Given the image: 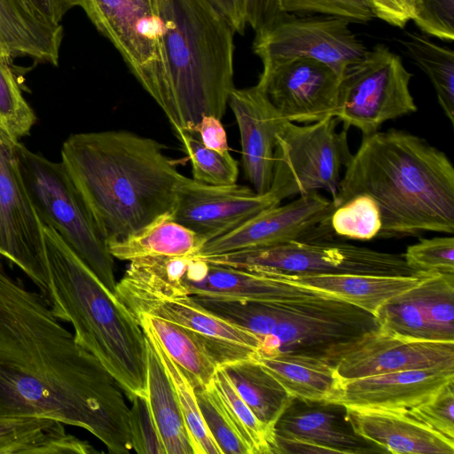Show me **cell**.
<instances>
[{"label":"cell","instance_id":"cell-39","mask_svg":"<svg viewBox=\"0 0 454 454\" xmlns=\"http://www.w3.org/2000/svg\"><path fill=\"white\" fill-rule=\"evenodd\" d=\"M329 225L333 235L355 240L378 238L381 218L378 204L371 196L357 194L336 207Z\"/></svg>","mask_w":454,"mask_h":454},{"label":"cell","instance_id":"cell-44","mask_svg":"<svg viewBox=\"0 0 454 454\" xmlns=\"http://www.w3.org/2000/svg\"><path fill=\"white\" fill-rule=\"evenodd\" d=\"M407 413L441 434L454 440V380Z\"/></svg>","mask_w":454,"mask_h":454},{"label":"cell","instance_id":"cell-48","mask_svg":"<svg viewBox=\"0 0 454 454\" xmlns=\"http://www.w3.org/2000/svg\"><path fill=\"white\" fill-rule=\"evenodd\" d=\"M194 130L207 147L218 152L229 151L227 136L221 119L214 115H203Z\"/></svg>","mask_w":454,"mask_h":454},{"label":"cell","instance_id":"cell-1","mask_svg":"<svg viewBox=\"0 0 454 454\" xmlns=\"http://www.w3.org/2000/svg\"><path fill=\"white\" fill-rule=\"evenodd\" d=\"M120 389L43 294L0 262V415L81 427L110 453L126 454L133 449L129 408Z\"/></svg>","mask_w":454,"mask_h":454},{"label":"cell","instance_id":"cell-16","mask_svg":"<svg viewBox=\"0 0 454 454\" xmlns=\"http://www.w3.org/2000/svg\"><path fill=\"white\" fill-rule=\"evenodd\" d=\"M279 204L269 192L259 194L237 183L209 185L184 176L176 190L170 214L176 222L207 242Z\"/></svg>","mask_w":454,"mask_h":454},{"label":"cell","instance_id":"cell-6","mask_svg":"<svg viewBox=\"0 0 454 454\" xmlns=\"http://www.w3.org/2000/svg\"><path fill=\"white\" fill-rule=\"evenodd\" d=\"M193 299L258 336V356L289 352L328 360L378 328L374 316L329 294L278 301Z\"/></svg>","mask_w":454,"mask_h":454},{"label":"cell","instance_id":"cell-51","mask_svg":"<svg viewBox=\"0 0 454 454\" xmlns=\"http://www.w3.org/2000/svg\"><path fill=\"white\" fill-rule=\"evenodd\" d=\"M0 256H1V252H0Z\"/></svg>","mask_w":454,"mask_h":454},{"label":"cell","instance_id":"cell-41","mask_svg":"<svg viewBox=\"0 0 454 454\" xmlns=\"http://www.w3.org/2000/svg\"><path fill=\"white\" fill-rule=\"evenodd\" d=\"M410 268L427 274H454V238L423 239L403 254Z\"/></svg>","mask_w":454,"mask_h":454},{"label":"cell","instance_id":"cell-21","mask_svg":"<svg viewBox=\"0 0 454 454\" xmlns=\"http://www.w3.org/2000/svg\"><path fill=\"white\" fill-rule=\"evenodd\" d=\"M454 380V368L406 370L342 381L334 405L410 410Z\"/></svg>","mask_w":454,"mask_h":454},{"label":"cell","instance_id":"cell-19","mask_svg":"<svg viewBox=\"0 0 454 454\" xmlns=\"http://www.w3.org/2000/svg\"><path fill=\"white\" fill-rule=\"evenodd\" d=\"M180 284L192 297L231 301H278L327 294L285 282L259 270L190 256Z\"/></svg>","mask_w":454,"mask_h":454},{"label":"cell","instance_id":"cell-29","mask_svg":"<svg viewBox=\"0 0 454 454\" xmlns=\"http://www.w3.org/2000/svg\"><path fill=\"white\" fill-rule=\"evenodd\" d=\"M145 343L146 396L166 454H195L174 386L146 335Z\"/></svg>","mask_w":454,"mask_h":454},{"label":"cell","instance_id":"cell-32","mask_svg":"<svg viewBox=\"0 0 454 454\" xmlns=\"http://www.w3.org/2000/svg\"><path fill=\"white\" fill-rule=\"evenodd\" d=\"M409 57L430 79L444 114L454 123V52L427 35L406 32L400 40Z\"/></svg>","mask_w":454,"mask_h":454},{"label":"cell","instance_id":"cell-27","mask_svg":"<svg viewBox=\"0 0 454 454\" xmlns=\"http://www.w3.org/2000/svg\"><path fill=\"white\" fill-rule=\"evenodd\" d=\"M93 446L67 432L61 422L0 415V454H91Z\"/></svg>","mask_w":454,"mask_h":454},{"label":"cell","instance_id":"cell-45","mask_svg":"<svg viewBox=\"0 0 454 454\" xmlns=\"http://www.w3.org/2000/svg\"><path fill=\"white\" fill-rule=\"evenodd\" d=\"M427 35L454 39V0H414L412 20Z\"/></svg>","mask_w":454,"mask_h":454},{"label":"cell","instance_id":"cell-28","mask_svg":"<svg viewBox=\"0 0 454 454\" xmlns=\"http://www.w3.org/2000/svg\"><path fill=\"white\" fill-rule=\"evenodd\" d=\"M204 240L176 222L167 212L129 237L107 243L114 258L134 261L149 257H187L194 255Z\"/></svg>","mask_w":454,"mask_h":454},{"label":"cell","instance_id":"cell-37","mask_svg":"<svg viewBox=\"0 0 454 454\" xmlns=\"http://www.w3.org/2000/svg\"><path fill=\"white\" fill-rule=\"evenodd\" d=\"M194 390L203 419L222 454H252L213 380L207 386H194Z\"/></svg>","mask_w":454,"mask_h":454},{"label":"cell","instance_id":"cell-7","mask_svg":"<svg viewBox=\"0 0 454 454\" xmlns=\"http://www.w3.org/2000/svg\"><path fill=\"white\" fill-rule=\"evenodd\" d=\"M19 168L42 224L52 228L92 273L115 294L114 257L88 206L61 161L16 142Z\"/></svg>","mask_w":454,"mask_h":454},{"label":"cell","instance_id":"cell-14","mask_svg":"<svg viewBox=\"0 0 454 454\" xmlns=\"http://www.w3.org/2000/svg\"><path fill=\"white\" fill-rule=\"evenodd\" d=\"M340 81L324 62L287 58L263 61L257 85L286 121L311 123L335 117Z\"/></svg>","mask_w":454,"mask_h":454},{"label":"cell","instance_id":"cell-36","mask_svg":"<svg viewBox=\"0 0 454 454\" xmlns=\"http://www.w3.org/2000/svg\"><path fill=\"white\" fill-rule=\"evenodd\" d=\"M213 383L231 419L249 445L252 454L274 453L275 431L256 418L222 367L216 370Z\"/></svg>","mask_w":454,"mask_h":454},{"label":"cell","instance_id":"cell-49","mask_svg":"<svg viewBox=\"0 0 454 454\" xmlns=\"http://www.w3.org/2000/svg\"><path fill=\"white\" fill-rule=\"evenodd\" d=\"M233 27L243 34L247 25L244 0H209Z\"/></svg>","mask_w":454,"mask_h":454},{"label":"cell","instance_id":"cell-22","mask_svg":"<svg viewBox=\"0 0 454 454\" xmlns=\"http://www.w3.org/2000/svg\"><path fill=\"white\" fill-rule=\"evenodd\" d=\"M343 408L352 431L386 451L454 454V440L412 418L406 410Z\"/></svg>","mask_w":454,"mask_h":454},{"label":"cell","instance_id":"cell-23","mask_svg":"<svg viewBox=\"0 0 454 454\" xmlns=\"http://www.w3.org/2000/svg\"><path fill=\"white\" fill-rule=\"evenodd\" d=\"M291 406V405H290ZM362 438L333 412L289 407L275 426L274 453H368Z\"/></svg>","mask_w":454,"mask_h":454},{"label":"cell","instance_id":"cell-18","mask_svg":"<svg viewBox=\"0 0 454 454\" xmlns=\"http://www.w3.org/2000/svg\"><path fill=\"white\" fill-rule=\"evenodd\" d=\"M128 309L136 319L146 314L189 329L204 344L219 367L255 358L262 349L258 336L206 309L189 294L157 297L135 303Z\"/></svg>","mask_w":454,"mask_h":454},{"label":"cell","instance_id":"cell-10","mask_svg":"<svg viewBox=\"0 0 454 454\" xmlns=\"http://www.w3.org/2000/svg\"><path fill=\"white\" fill-rule=\"evenodd\" d=\"M411 77L398 55L377 44L340 75L335 117L363 137L379 131L385 121L416 112Z\"/></svg>","mask_w":454,"mask_h":454},{"label":"cell","instance_id":"cell-47","mask_svg":"<svg viewBox=\"0 0 454 454\" xmlns=\"http://www.w3.org/2000/svg\"><path fill=\"white\" fill-rule=\"evenodd\" d=\"M246 20L255 32L272 23L284 12L279 0H244Z\"/></svg>","mask_w":454,"mask_h":454},{"label":"cell","instance_id":"cell-12","mask_svg":"<svg viewBox=\"0 0 454 454\" xmlns=\"http://www.w3.org/2000/svg\"><path fill=\"white\" fill-rule=\"evenodd\" d=\"M17 141L0 130V252L42 293L46 275L43 225L20 175Z\"/></svg>","mask_w":454,"mask_h":454},{"label":"cell","instance_id":"cell-3","mask_svg":"<svg viewBox=\"0 0 454 454\" xmlns=\"http://www.w3.org/2000/svg\"><path fill=\"white\" fill-rule=\"evenodd\" d=\"M357 194L378 204V238L454 232V168L426 140L395 129L363 137L340 178L334 208Z\"/></svg>","mask_w":454,"mask_h":454},{"label":"cell","instance_id":"cell-9","mask_svg":"<svg viewBox=\"0 0 454 454\" xmlns=\"http://www.w3.org/2000/svg\"><path fill=\"white\" fill-rule=\"evenodd\" d=\"M327 117L307 125L286 121L277 134L272 182L269 192L280 203L294 195L324 190L336 195L342 168L352 158L348 129Z\"/></svg>","mask_w":454,"mask_h":454},{"label":"cell","instance_id":"cell-15","mask_svg":"<svg viewBox=\"0 0 454 454\" xmlns=\"http://www.w3.org/2000/svg\"><path fill=\"white\" fill-rule=\"evenodd\" d=\"M80 7L148 93L158 72L160 39L149 0H81Z\"/></svg>","mask_w":454,"mask_h":454},{"label":"cell","instance_id":"cell-13","mask_svg":"<svg viewBox=\"0 0 454 454\" xmlns=\"http://www.w3.org/2000/svg\"><path fill=\"white\" fill-rule=\"evenodd\" d=\"M334 209L332 200L317 192L267 208L231 231L205 242L192 256L205 257L275 246L294 240L330 239Z\"/></svg>","mask_w":454,"mask_h":454},{"label":"cell","instance_id":"cell-43","mask_svg":"<svg viewBox=\"0 0 454 454\" xmlns=\"http://www.w3.org/2000/svg\"><path fill=\"white\" fill-rule=\"evenodd\" d=\"M130 401L129 423L133 450L139 454H166L147 396L137 395Z\"/></svg>","mask_w":454,"mask_h":454},{"label":"cell","instance_id":"cell-8","mask_svg":"<svg viewBox=\"0 0 454 454\" xmlns=\"http://www.w3.org/2000/svg\"><path fill=\"white\" fill-rule=\"evenodd\" d=\"M198 258L222 265L288 276H411L420 273L410 268L401 254L330 239L294 240Z\"/></svg>","mask_w":454,"mask_h":454},{"label":"cell","instance_id":"cell-42","mask_svg":"<svg viewBox=\"0 0 454 454\" xmlns=\"http://www.w3.org/2000/svg\"><path fill=\"white\" fill-rule=\"evenodd\" d=\"M283 12L320 13L367 23L375 15L370 0H279Z\"/></svg>","mask_w":454,"mask_h":454},{"label":"cell","instance_id":"cell-30","mask_svg":"<svg viewBox=\"0 0 454 454\" xmlns=\"http://www.w3.org/2000/svg\"><path fill=\"white\" fill-rule=\"evenodd\" d=\"M256 418L271 430L294 403L281 384L255 358L221 366Z\"/></svg>","mask_w":454,"mask_h":454},{"label":"cell","instance_id":"cell-20","mask_svg":"<svg viewBox=\"0 0 454 454\" xmlns=\"http://www.w3.org/2000/svg\"><path fill=\"white\" fill-rule=\"evenodd\" d=\"M240 134L243 169L259 194L269 192L277 134L286 121L257 84L234 88L228 99Z\"/></svg>","mask_w":454,"mask_h":454},{"label":"cell","instance_id":"cell-2","mask_svg":"<svg viewBox=\"0 0 454 454\" xmlns=\"http://www.w3.org/2000/svg\"><path fill=\"white\" fill-rule=\"evenodd\" d=\"M164 149L128 130L74 133L63 143L61 162L106 244L171 211L184 176Z\"/></svg>","mask_w":454,"mask_h":454},{"label":"cell","instance_id":"cell-33","mask_svg":"<svg viewBox=\"0 0 454 454\" xmlns=\"http://www.w3.org/2000/svg\"><path fill=\"white\" fill-rule=\"evenodd\" d=\"M140 326L153 345L174 386L195 454H222L203 419L192 380L168 356L151 330Z\"/></svg>","mask_w":454,"mask_h":454},{"label":"cell","instance_id":"cell-34","mask_svg":"<svg viewBox=\"0 0 454 454\" xmlns=\"http://www.w3.org/2000/svg\"><path fill=\"white\" fill-rule=\"evenodd\" d=\"M175 133L191 161L192 179L217 186L236 184L239 162L229 151L218 152L207 147L193 129H177Z\"/></svg>","mask_w":454,"mask_h":454},{"label":"cell","instance_id":"cell-35","mask_svg":"<svg viewBox=\"0 0 454 454\" xmlns=\"http://www.w3.org/2000/svg\"><path fill=\"white\" fill-rule=\"evenodd\" d=\"M414 288L380 308L375 316L378 329L403 338L441 340L424 314Z\"/></svg>","mask_w":454,"mask_h":454},{"label":"cell","instance_id":"cell-38","mask_svg":"<svg viewBox=\"0 0 454 454\" xmlns=\"http://www.w3.org/2000/svg\"><path fill=\"white\" fill-rule=\"evenodd\" d=\"M414 289L440 340L454 341V274H431Z\"/></svg>","mask_w":454,"mask_h":454},{"label":"cell","instance_id":"cell-17","mask_svg":"<svg viewBox=\"0 0 454 454\" xmlns=\"http://www.w3.org/2000/svg\"><path fill=\"white\" fill-rule=\"evenodd\" d=\"M328 361L342 381L406 370L454 368V341L403 338L377 328Z\"/></svg>","mask_w":454,"mask_h":454},{"label":"cell","instance_id":"cell-4","mask_svg":"<svg viewBox=\"0 0 454 454\" xmlns=\"http://www.w3.org/2000/svg\"><path fill=\"white\" fill-rule=\"evenodd\" d=\"M160 27V62L148 93L174 130L222 119L233 83L235 31L209 0H149Z\"/></svg>","mask_w":454,"mask_h":454},{"label":"cell","instance_id":"cell-11","mask_svg":"<svg viewBox=\"0 0 454 454\" xmlns=\"http://www.w3.org/2000/svg\"><path fill=\"white\" fill-rule=\"evenodd\" d=\"M350 23L334 16L297 17L284 12L255 32L253 50L262 62L309 58L327 64L341 75L368 51L350 29Z\"/></svg>","mask_w":454,"mask_h":454},{"label":"cell","instance_id":"cell-50","mask_svg":"<svg viewBox=\"0 0 454 454\" xmlns=\"http://www.w3.org/2000/svg\"><path fill=\"white\" fill-rule=\"evenodd\" d=\"M36 11L46 20L61 24L66 13L74 7L79 6L81 0H30Z\"/></svg>","mask_w":454,"mask_h":454},{"label":"cell","instance_id":"cell-40","mask_svg":"<svg viewBox=\"0 0 454 454\" xmlns=\"http://www.w3.org/2000/svg\"><path fill=\"white\" fill-rule=\"evenodd\" d=\"M35 121L12 67L0 60V130L20 140L29 135Z\"/></svg>","mask_w":454,"mask_h":454},{"label":"cell","instance_id":"cell-31","mask_svg":"<svg viewBox=\"0 0 454 454\" xmlns=\"http://www.w3.org/2000/svg\"><path fill=\"white\" fill-rule=\"evenodd\" d=\"M140 325L146 326L159 343L192 380L194 386H207L214 379L218 364L204 344L189 329L167 319L139 315Z\"/></svg>","mask_w":454,"mask_h":454},{"label":"cell","instance_id":"cell-26","mask_svg":"<svg viewBox=\"0 0 454 454\" xmlns=\"http://www.w3.org/2000/svg\"><path fill=\"white\" fill-rule=\"evenodd\" d=\"M255 359L294 400L334 405L340 394L342 380L325 357L278 352Z\"/></svg>","mask_w":454,"mask_h":454},{"label":"cell","instance_id":"cell-25","mask_svg":"<svg viewBox=\"0 0 454 454\" xmlns=\"http://www.w3.org/2000/svg\"><path fill=\"white\" fill-rule=\"evenodd\" d=\"M266 273L277 279L327 294L374 317L388 301L414 288L431 275L419 273L411 276L365 274L288 276Z\"/></svg>","mask_w":454,"mask_h":454},{"label":"cell","instance_id":"cell-5","mask_svg":"<svg viewBox=\"0 0 454 454\" xmlns=\"http://www.w3.org/2000/svg\"><path fill=\"white\" fill-rule=\"evenodd\" d=\"M43 225L46 275L41 293L53 314L74 328L130 400L146 396L147 349L138 321L59 235Z\"/></svg>","mask_w":454,"mask_h":454},{"label":"cell","instance_id":"cell-46","mask_svg":"<svg viewBox=\"0 0 454 454\" xmlns=\"http://www.w3.org/2000/svg\"><path fill=\"white\" fill-rule=\"evenodd\" d=\"M375 18L400 28L412 20L414 0H370Z\"/></svg>","mask_w":454,"mask_h":454},{"label":"cell","instance_id":"cell-24","mask_svg":"<svg viewBox=\"0 0 454 454\" xmlns=\"http://www.w3.org/2000/svg\"><path fill=\"white\" fill-rule=\"evenodd\" d=\"M63 27L40 14L30 0H0V60L18 58L58 66Z\"/></svg>","mask_w":454,"mask_h":454}]
</instances>
